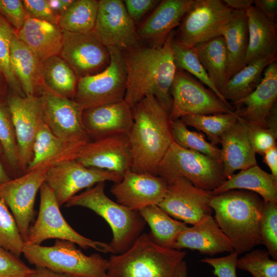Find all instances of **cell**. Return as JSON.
Wrapping results in <instances>:
<instances>
[{"label":"cell","mask_w":277,"mask_h":277,"mask_svg":"<svg viewBox=\"0 0 277 277\" xmlns=\"http://www.w3.org/2000/svg\"><path fill=\"white\" fill-rule=\"evenodd\" d=\"M87 143L58 137L42 121L34 142L32 158L26 172L75 160Z\"/></svg>","instance_id":"23"},{"label":"cell","mask_w":277,"mask_h":277,"mask_svg":"<svg viewBox=\"0 0 277 277\" xmlns=\"http://www.w3.org/2000/svg\"><path fill=\"white\" fill-rule=\"evenodd\" d=\"M158 0H125L123 1L126 10L135 22L138 21L150 10L157 6Z\"/></svg>","instance_id":"50"},{"label":"cell","mask_w":277,"mask_h":277,"mask_svg":"<svg viewBox=\"0 0 277 277\" xmlns=\"http://www.w3.org/2000/svg\"><path fill=\"white\" fill-rule=\"evenodd\" d=\"M75 160L86 167L106 170L123 176L131 165L128 134L89 141Z\"/></svg>","instance_id":"20"},{"label":"cell","mask_w":277,"mask_h":277,"mask_svg":"<svg viewBox=\"0 0 277 277\" xmlns=\"http://www.w3.org/2000/svg\"><path fill=\"white\" fill-rule=\"evenodd\" d=\"M232 10L222 0H194L175 30L173 41L193 48L222 36Z\"/></svg>","instance_id":"10"},{"label":"cell","mask_w":277,"mask_h":277,"mask_svg":"<svg viewBox=\"0 0 277 277\" xmlns=\"http://www.w3.org/2000/svg\"><path fill=\"white\" fill-rule=\"evenodd\" d=\"M174 32L160 47L140 45L123 52L127 70L124 100L131 108L152 95L169 115L172 106L170 89L177 70L172 46Z\"/></svg>","instance_id":"1"},{"label":"cell","mask_w":277,"mask_h":277,"mask_svg":"<svg viewBox=\"0 0 277 277\" xmlns=\"http://www.w3.org/2000/svg\"><path fill=\"white\" fill-rule=\"evenodd\" d=\"M48 168L29 171L0 184V199L11 210L24 242L33 218L36 195L45 182Z\"/></svg>","instance_id":"16"},{"label":"cell","mask_w":277,"mask_h":277,"mask_svg":"<svg viewBox=\"0 0 277 277\" xmlns=\"http://www.w3.org/2000/svg\"><path fill=\"white\" fill-rule=\"evenodd\" d=\"M44 85L49 89L65 97L74 99L78 77L68 64L58 55L42 62Z\"/></svg>","instance_id":"35"},{"label":"cell","mask_w":277,"mask_h":277,"mask_svg":"<svg viewBox=\"0 0 277 277\" xmlns=\"http://www.w3.org/2000/svg\"><path fill=\"white\" fill-rule=\"evenodd\" d=\"M173 248L196 250L202 254L210 256L234 251L230 240L212 215L204 217L191 227L188 226L180 233Z\"/></svg>","instance_id":"25"},{"label":"cell","mask_w":277,"mask_h":277,"mask_svg":"<svg viewBox=\"0 0 277 277\" xmlns=\"http://www.w3.org/2000/svg\"><path fill=\"white\" fill-rule=\"evenodd\" d=\"M0 14L15 31L22 28L27 17L21 0H0Z\"/></svg>","instance_id":"47"},{"label":"cell","mask_w":277,"mask_h":277,"mask_svg":"<svg viewBox=\"0 0 277 277\" xmlns=\"http://www.w3.org/2000/svg\"><path fill=\"white\" fill-rule=\"evenodd\" d=\"M193 49L210 80L221 93L228 81V58L224 39L220 36Z\"/></svg>","instance_id":"33"},{"label":"cell","mask_w":277,"mask_h":277,"mask_svg":"<svg viewBox=\"0 0 277 277\" xmlns=\"http://www.w3.org/2000/svg\"><path fill=\"white\" fill-rule=\"evenodd\" d=\"M119 174L98 168L86 167L75 160L67 161L50 167L45 183L51 189L61 206L80 191L100 182H120Z\"/></svg>","instance_id":"12"},{"label":"cell","mask_w":277,"mask_h":277,"mask_svg":"<svg viewBox=\"0 0 277 277\" xmlns=\"http://www.w3.org/2000/svg\"><path fill=\"white\" fill-rule=\"evenodd\" d=\"M167 183L162 177L148 173H138L130 169L122 180L111 186L110 192L116 202L133 211L158 205L163 199Z\"/></svg>","instance_id":"19"},{"label":"cell","mask_w":277,"mask_h":277,"mask_svg":"<svg viewBox=\"0 0 277 277\" xmlns=\"http://www.w3.org/2000/svg\"><path fill=\"white\" fill-rule=\"evenodd\" d=\"M214 218L238 254L262 245L260 221L264 204L256 193L245 190H231L211 199Z\"/></svg>","instance_id":"3"},{"label":"cell","mask_w":277,"mask_h":277,"mask_svg":"<svg viewBox=\"0 0 277 277\" xmlns=\"http://www.w3.org/2000/svg\"><path fill=\"white\" fill-rule=\"evenodd\" d=\"M22 1L27 17L43 20L58 26L60 15L51 8L48 1Z\"/></svg>","instance_id":"48"},{"label":"cell","mask_w":277,"mask_h":277,"mask_svg":"<svg viewBox=\"0 0 277 277\" xmlns=\"http://www.w3.org/2000/svg\"><path fill=\"white\" fill-rule=\"evenodd\" d=\"M132 110L133 122L128 134L130 169L157 176L158 166L173 142L169 115L152 95L145 97Z\"/></svg>","instance_id":"2"},{"label":"cell","mask_w":277,"mask_h":277,"mask_svg":"<svg viewBox=\"0 0 277 277\" xmlns=\"http://www.w3.org/2000/svg\"><path fill=\"white\" fill-rule=\"evenodd\" d=\"M0 154L4 155L3 148L1 144H0Z\"/></svg>","instance_id":"59"},{"label":"cell","mask_w":277,"mask_h":277,"mask_svg":"<svg viewBox=\"0 0 277 277\" xmlns=\"http://www.w3.org/2000/svg\"><path fill=\"white\" fill-rule=\"evenodd\" d=\"M167 183L165 195L157 205L172 217L193 225L212 215L211 191L198 188L182 177Z\"/></svg>","instance_id":"14"},{"label":"cell","mask_w":277,"mask_h":277,"mask_svg":"<svg viewBox=\"0 0 277 277\" xmlns=\"http://www.w3.org/2000/svg\"><path fill=\"white\" fill-rule=\"evenodd\" d=\"M231 190L251 191L264 203L277 204V180L258 165L233 174L211 192L214 195Z\"/></svg>","instance_id":"30"},{"label":"cell","mask_w":277,"mask_h":277,"mask_svg":"<svg viewBox=\"0 0 277 277\" xmlns=\"http://www.w3.org/2000/svg\"><path fill=\"white\" fill-rule=\"evenodd\" d=\"M238 110L228 113L210 115H188L181 119L189 126L205 133L210 143L215 145L220 144L221 137L238 120Z\"/></svg>","instance_id":"37"},{"label":"cell","mask_w":277,"mask_h":277,"mask_svg":"<svg viewBox=\"0 0 277 277\" xmlns=\"http://www.w3.org/2000/svg\"><path fill=\"white\" fill-rule=\"evenodd\" d=\"M236 268L249 272L253 277H277V260L266 249H253L245 253L238 259Z\"/></svg>","instance_id":"41"},{"label":"cell","mask_w":277,"mask_h":277,"mask_svg":"<svg viewBox=\"0 0 277 277\" xmlns=\"http://www.w3.org/2000/svg\"><path fill=\"white\" fill-rule=\"evenodd\" d=\"M131 106L125 101L85 109L83 123L90 140L128 134L133 124Z\"/></svg>","instance_id":"21"},{"label":"cell","mask_w":277,"mask_h":277,"mask_svg":"<svg viewBox=\"0 0 277 277\" xmlns=\"http://www.w3.org/2000/svg\"><path fill=\"white\" fill-rule=\"evenodd\" d=\"M186 252L166 248L150 234L142 233L125 252L112 254L108 261L109 277H172Z\"/></svg>","instance_id":"4"},{"label":"cell","mask_w":277,"mask_h":277,"mask_svg":"<svg viewBox=\"0 0 277 277\" xmlns=\"http://www.w3.org/2000/svg\"><path fill=\"white\" fill-rule=\"evenodd\" d=\"M6 104L14 126L19 167L24 174L32 158L34 142L43 121L40 100L38 96H22L12 92Z\"/></svg>","instance_id":"17"},{"label":"cell","mask_w":277,"mask_h":277,"mask_svg":"<svg viewBox=\"0 0 277 277\" xmlns=\"http://www.w3.org/2000/svg\"><path fill=\"white\" fill-rule=\"evenodd\" d=\"M33 271L18 256L0 247V277H31Z\"/></svg>","instance_id":"46"},{"label":"cell","mask_w":277,"mask_h":277,"mask_svg":"<svg viewBox=\"0 0 277 277\" xmlns=\"http://www.w3.org/2000/svg\"><path fill=\"white\" fill-rule=\"evenodd\" d=\"M60 54L78 78L101 72L110 62L108 48L91 33L63 31L62 46Z\"/></svg>","instance_id":"18"},{"label":"cell","mask_w":277,"mask_h":277,"mask_svg":"<svg viewBox=\"0 0 277 277\" xmlns=\"http://www.w3.org/2000/svg\"><path fill=\"white\" fill-rule=\"evenodd\" d=\"M138 212L149 226L152 238L166 248H173L178 235L188 226L172 217L157 205L146 207Z\"/></svg>","instance_id":"34"},{"label":"cell","mask_w":277,"mask_h":277,"mask_svg":"<svg viewBox=\"0 0 277 277\" xmlns=\"http://www.w3.org/2000/svg\"><path fill=\"white\" fill-rule=\"evenodd\" d=\"M6 85H7L5 77L0 69V101L1 96L4 94Z\"/></svg>","instance_id":"58"},{"label":"cell","mask_w":277,"mask_h":277,"mask_svg":"<svg viewBox=\"0 0 277 277\" xmlns=\"http://www.w3.org/2000/svg\"><path fill=\"white\" fill-rule=\"evenodd\" d=\"M221 161L225 180L236 170H245L258 165L255 153L250 144L246 121H237L221 137Z\"/></svg>","instance_id":"26"},{"label":"cell","mask_w":277,"mask_h":277,"mask_svg":"<svg viewBox=\"0 0 277 277\" xmlns=\"http://www.w3.org/2000/svg\"><path fill=\"white\" fill-rule=\"evenodd\" d=\"M38 96L43 123L56 136L89 142L83 123L84 109L73 99L65 97L45 86Z\"/></svg>","instance_id":"15"},{"label":"cell","mask_w":277,"mask_h":277,"mask_svg":"<svg viewBox=\"0 0 277 277\" xmlns=\"http://www.w3.org/2000/svg\"><path fill=\"white\" fill-rule=\"evenodd\" d=\"M109 65L98 73L78 78L74 100L84 110L124 100L127 88V70L121 50L107 47Z\"/></svg>","instance_id":"8"},{"label":"cell","mask_w":277,"mask_h":277,"mask_svg":"<svg viewBox=\"0 0 277 277\" xmlns=\"http://www.w3.org/2000/svg\"><path fill=\"white\" fill-rule=\"evenodd\" d=\"M15 34L41 62L60 54L63 30L57 25L41 19L27 17L22 28L15 31Z\"/></svg>","instance_id":"28"},{"label":"cell","mask_w":277,"mask_h":277,"mask_svg":"<svg viewBox=\"0 0 277 277\" xmlns=\"http://www.w3.org/2000/svg\"><path fill=\"white\" fill-rule=\"evenodd\" d=\"M157 175L166 183L176 177H184L196 187L209 191H212L226 180L222 162L183 148L174 142L160 162Z\"/></svg>","instance_id":"7"},{"label":"cell","mask_w":277,"mask_h":277,"mask_svg":"<svg viewBox=\"0 0 277 277\" xmlns=\"http://www.w3.org/2000/svg\"><path fill=\"white\" fill-rule=\"evenodd\" d=\"M276 59L274 54L246 65L227 82L221 91L222 96L234 104L249 95L260 83L266 67Z\"/></svg>","instance_id":"32"},{"label":"cell","mask_w":277,"mask_h":277,"mask_svg":"<svg viewBox=\"0 0 277 277\" xmlns=\"http://www.w3.org/2000/svg\"><path fill=\"white\" fill-rule=\"evenodd\" d=\"M263 161L269 167L272 176L277 180V146L267 150L263 155Z\"/></svg>","instance_id":"52"},{"label":"cell","mask_w":277,"mask_h":277,"mask_svg":"<svg viewBox=\"0 0 277 277\" xmlns=\"http://www.w3.org/2000/svg\"><path fill=\"white\" fill-rule=\"evenodd\" d=\"M39 191L38 216L29 228L25 244L40 245L46 240L56 239L72 242L84 249L92 248L102 253L113 254L110 244L84 236L70 226L60 211L53 192L45 182Z\"/></svg>","instance_id":"9"},{"label":"cell","mask_w":277,"mask_h":277,"mask_svg":"<svg viewBox=\"0 0 277 277\" xmlns=\"http://www.w3.org/2000/svg\"><path fill=\"white\" fill-rule=\"evenodd\" d=\"M75 244L58 239L51 246L25 244L22 254L30 264L54 272L73 277H107L108 260L97 253L86 255Z\"/></svg>","instance_id":"6"},{"label":"cell","mask_w":277,"mask_h":277,"mask_svg":"<svg viewBox=\"0 0 277 277\" xmlns=\"http://www.w3.org/2000/svg\"><path fill=\"white\" fill-rule=\"evenodd\" d=\"M170 122L173 141L176 144L222 162L221 149L207 141L202 133L190 130L180 118Z\"/></svg>","instance_id":"38"},{"label":"cell","mask_w":277,"mask_h":277,"mask_svg":"<svg viewBox=\"0 0 277 277\" xmlns=\"http://www.w3.org/2000/svg\"><path fill=\"white\" fill-rule=\"evenodd\" d=\"M248 44L246 64L277 53L276 21L265 16L254 6L246 11Z\"/></svg>","instance_id":"27"},{"label":"cell","mask_w":277,"mask_h":277,"mask_svg":"<svg viewBox=\"0 0 277 277\" xmlns=\"http://www.w3.org/2000/svg\"><path fill=\"white\" fill-rule=\"evenodd\" d=\"M48 1L51 8L60 15L68 7L73 0H48Z\"/></svg>","instance_id":"55"},{"label":"cell","mask_w":277,"mask_h":277,"mask_svg":"<svg viewBox=\"0 0 277 277\" xmlns=\"http://www.w3.org/2000/svg\"><path fill=\"white\" fill-rule=\"evenodd\" d=\"M253 6L267 17L276 21L277 16L276 0H253Z\"/></svg>","instance_id":"51"},{"label":"cell","mask_w":277,"mask_h":277,"mask_svg":"<svg viewBox=\"0 0 277 277\" xmlns=\"http://www.w3.org/2000/svg\"><path fill=\"white\" fill-rule=\"evenodd\" d=\"M172 46L174 63L177 69L188 73L207 86L222 101L229 103L224 98L212 83L193 48L184 46L175 42L173 39Z\"/></svg>","instance_id":"39"},{"label":"cell","mask_w":277,"mask_h":277,"mask_svg":"<svg viewBox=\"0 0 277 277\" xmlns=\"http://www.w3.org/2000/svg\"><path fill=\"white\" fill-rule=\"evenodd\" d=\"M170 94L172 106L170 121L188 115L231 113L235 108L219 98L210 89L188 73L177 69Z\"/></svg>","instance_id":"11"},{"label":"cell","mask_w":277,"mask_h":277,"mask_svg":"<svg viewBox=\"0 0 277 277\" xmlns=\"http://www.w3.org/2000/svg\"><path fill=\"white\" fill-rule=\"evenodd\" d=\"M223 37L228 58V81L246 65L248 44L246 11L233 10L230 21L224 29Z\"/></svg>","instance_id":"31"},{"label":"cell","mask_w":277,"mask_h":277,"mask_svg":"<svg viewBox=\"0 0 277 277\" xmlns=\"http://www.w3.org/2000/svg\"><path fill=\"white\" fill-rule=\"evenodd\" d=\"M107 277H109V276H107Z\"/></svg>","instance_id":"60"},{"label":"cell","mask_w":277,"mask_h":277,"mask_svg":"<svg viewBox=\"0 0 277 277\" xmlns=\"http://www.w3.org/2000/svg\"><path fill=\"white\" fill-rule=\"evenodd\" d=\"M10 63L25 96H38L44 85L42 62L35 54L16 36L10 47Z\"/></svg>","instance_id":"29"},{"label":"cell","mask_w":277,"mask_h":277,"mask_svg":"<svg viewBox=\"0 0 277 277\" xmlns=\"http://www.w3.org/2000/svg\"><path fill=\"white\" fill-rule=\"evenodd\" d=\"M0 144L4 156L11 167L21 171L15 130L9 109L0 101Z\"/></svg>","instance_id":"44"},{"label":"cell","mask_w":277,"mask_h":277,"mask_svg":"<svg viewBox=\"0 0 277 277\" xmlns=\"http://www.w3.org/2000/svg\"><path fill=\"white\" fill-rule=\"evenodd\" d=\"M194 0L161 1L154 11L136 30L140 41L160 47L169 34L177 27Z\"/></svg>","instance_id":"24"},{"label":"cell","mask_w":277,"mask_h":277,"mask_svg":"<svg viewBox=\"0 0 277 277\" xmlns=\"http://www.w3.org/2000/svg\"><path fill=\"white\" fill-rule=\"evenodd\" d=\"M105 182L98 183L71 197L67 207L88 208L103 217L112 232L109 244L113 254L127 250L142 234L145 221L138 211L130 210L110 199L105 193Z\"/></svg>","instance_id":"5"},{"label":"cell","mask_w":277,"mask_h":277,"mask_svg":"<svg viewBox=\"0 0 277 277\" xmlns=\"http://www.w3.org/2000/svg\"><path fill=\"white\" fill-rule=\"evenodd\" d=\"M24 245L13 214L4 201L0 199V247L19 256Z\"/></svg>","instance_id":"43"},{"label":"cell","mask_w":277,"mask_h":277,"mask_svg":"<svg viewBox=\"0 0 277 277\" xmlns=\"http://www.w3.org/2000/svg\"><path fill=\"white\" fill-rule=\"evenodd\" d=\"M31 277H73L69 275L56 273L46 268L35 267Z\"/></svg>","instance_id":"54"},{"label":"cell","mask_w":277,"mask_h":277,"mask_svg":"<svg viewBox=\"0 0 277 277\" xmlns=\"http://www.w3.org/2000/svg\"><path fill=\"white\" fill-rule=\"evenodd\" d=\"M11 179L0 161V184L8 182Z\"/></svg>","instance_id":"57"},{"label":"cell","mask_w":277,"mask_h":277,"mask_svg":"<svg viewBox=\"0 0 277 277\" xmlns=\"http://www.w3.org/2000/svg\"><path fill=\"white\" fill-rule=\"evenodd\" d=\"M188 268L185 261H183L176 267L172 277H187Z\"/></svg>","instance_id":"56"},{"label":"cell","mask_w":277,"mask_h":277,"mask_svg":"<svg viewBox=\"0 0 277 277\" xmlns=\"http://www.w3.org/2000/svg\"><path fill=\"white\" fill-rule=\"evenodd\" d=\"M246 124L248 139L255 154L263 156L267 150L276 146V104L273 107L268 117V126L262 127L247 122Z\"/></svg>","instance_id":"42"},{"label":"cell","mask_w":277,"mask_h":277,"mask_svg":"<svg viewBox=\"0 0 277 277\" xmlns=\"http://www.w3.org/2000/svg\"><path fill=\"white\" fill-rule=\"evenodd\" d=\"M260 234L270 256L277 260V204L264 203L260 221Z\"/></svg>","instance_id":"45"},{"label":"cell","mask_w":277,"mask_h":277,"mask_svg":"<svg viewBox=\"0 0 277 277\" xmlns=\"http://www.w3.org/2000/svg\"><path fill=\"white\" fill-rule=\"evenodd\" d=\"M239 255L233 251L225 256L206 257L201 261L212 267L213 273L217 277H237L236 262Z\"/></svg>","instance_id":"49"},{"label":"cell","mask_w":277,"mask_h":277,"mask_svg":"<svg viewBox=\"0 0 277 277\" xmlns=\"http://www.w3.org/2000/svg\"><path fill=\"white\" fill-rule=\"evenodd\" d=\"M98 2L96 23L91 33L106 47H115L123 52L140 46L134 22L123 1Z\"/></svg>","instance_id":"13"},{"label":"cell","mask_w":277,"mask_h":277,"mask_svg":"<svg viewBox=\"0 0 277 277\" xmlns=\"http://www.w3.org/2000/svg\"><path fill=\"white\" fill-rule=\"evenodd\" d=\"M232 10L246 11L253 5V0H223Z\"/></svg>","instance_id":"53"},{"label":"cell","mask_w":277,"mask_h":277,"mask_svg":"<svg viewBox=\"0 0 277 277\" xmlns=\"http://www.w3.org/2000/svg\"><path fill=\"white\" fill-rule=\"evenodd\" d=\"M276 98L277 62L275 61L265 69L263 78L254 91L233 105L239 116L247 122L267 127Z\"/></svg>","instance_id":"22"},{"label":"cell","mask_w":277,"mask_h":277,"mask_svg":"<svg viewBox=\"0 0 277 277\" xmlns=\"http://www.w3.org/2000/svg\"><path fill=\"white\" fill-rule=\"evenodd\" d=\"M15 30L0 14V69L12 92L25 96L10 63V47Z\"/></svg>","instance_id":"40"},{"label":"cell","mask_w":277,"mask_h":277,"mask_svg":"<svg viewBox=\"0 0 277 277\" xmlns=\"http://www.w3.org/2000/svg\"><path fill=\"white\" fill-rule=\"evenodd\" d=\"M95 0H73L60 15L58 26L63 31L84 34L94 29L98 11Z\"/></svg>","instance_id":"36"}]
</instances>
